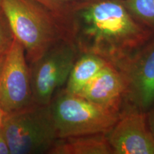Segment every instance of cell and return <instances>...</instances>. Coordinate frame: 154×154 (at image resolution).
<instances>
[{
    "mask_svg": "<svg viewBox=\"0 0 154 154\" xmlns=\"http://www.w3.org/2000/svg\"><path fill=\"white\" fill-rule=\"evenodd\" d=\"M0 7L29 64L58 42L69 41L54 16L33 0H2Z\"/></svg>",
    "mask_w": 154,
    "mask_h": 154,
    "instance_id": "cell-2",
    "label": "cell"
},
{
    "mask_svg": "<svg viewBox=\"0 0 154 154\" xmlns=\"http://www.w3.org/2000/svg\"><path fill=\"white\" fill-rule=\"evenodd\" d=\"M79 54L74 42L62 39L29 64L33 104L49 105L57 90L66 83Z\"/></svg>",
    "mask_w": 154,
    "mask_h": 154,
    "instance_id": "cell-5",
    "label": "cell"
},
{
    "mask_svg": "<svg viewBox=\"0 0 154 154\" xmlns=\"http://www.w3.org/2000/svg\"><path fill=\"white\" fill-rule=\"evenodd\" d=\"M0 154H10L2 128H0Z\"/></svg>",
    "mask_w": 154,
    "mask_h": 154,
    "instance_id": "cell-15",
    "label": "cell"
},
{
    "mask_svg": "<svg viewBox=\"0 0 154 154\" xmlns=\"http://www.w3.org/2000/svg\"><path fill=\"white\" fill-rule=\"evenodd\" d=\"M153 33L135 19L124 0H92L79 4L73 42L79 54H96L118 68Z\"/></svg>",
    "mask_w": 154,
    "mask_h": 154,
    "instance_id": "cell-1",
    "label": "cell"
},
{
    "mask_svg": "<svg viewBox=\"0 0 154 154\" xmlns=\"http://www.w3.org/2000/svg\"><path fill=\"white\" fill-rule=\"evenodd\" d=\"M126 83V99L145 111L154 103V38L118 68Z\"/></svg>",
    "mask_w": 154,
    "mask_h": 154,
    "instance_id": "cell-7",
    "label": "cell"
},
{
    "mask_svg": "<svg viewBox=\"0 0 154 154\" xmlns=\"http://www.w3.org/2000/svg\"><path fill=\"white\" fill-rule=\"evenodd\" d=\"M49 109L59 138L107 134L120 116L65 89L55 94Z\"/></svg>",
    "mask_w": 154,
    "mask_h": 154,
    "instance_id": "cell-3",
    "label": "cell"
},
{
    "mask_svg": "<svg viewBox=\"0 0 154 154\" xmlns=\"http://www.w3.org/2000/svg\"><path fill=\"white\" fill-rule=\"evenodd\" d=\"M78 95L111 112L120 115L126 99V83L124 75L111 63L90 81Z\"/></svg>",
    "mask_w": 154,
    "mask_h": 154,
    "instance_id": "cell-9",
    "label": "cell"
},
{
    "mask_svg": "<svg viewBox=\"0 0 154 154\" xmlns=\"http://www.w3.org/2000/svg\"><path fill=\"white\" fill-rule=\"evenodd\" d=\"M73 66L65 90L78 94L109 62L99 56L90 53L80 54Z\"/></svg>",
    "mask_w": 154,
    "mask_h": 154,
    "instance_id": "cell-11",
    "label": "cell"
},
{
    "mask_svg": "<svg viewBox=\"0 0 154 154\" xmlns=\"http://www.w3.org/2000/svg\"><path fill=\"white\" fill-rule=\"evenodd\" d=\"M107 137L114 154H154V137L147 116L135 108L120 114Z\"/></svg>",
    "mask_w": 154,
    "mask_h": 154,
    "instance_id": "cell-8",
    "label": "cell"
},
{
    "mask_svg": "<svg viewBox=\"0 0 154 154\" xmlns=\"http://www.w3.org/2000/svg\"><path fill=\"white\" fill-rule=\"evenodd\" d=\"M2 0H0V5H1V3H2Z\"/></svg>",
    "mask_w": 154,
    "mask_h": 154,
    "instance_id": "cell-20",
    "label": "cell"
},
{
    "mask_svg": "<svg viewBox=\"0 0 154 154\" xmlns=\"http://www.w3.org/2000/svg\"><path fill=\"white\" fill-rule=\"evenodd\" d=\"M28 63L24 48L14 38L0 72V106L7 114L33 105Z\"/></svg>",
    "mask_w": 154,
    "mask_h": 154,
    "instance_id": "cell-6",
    "label": "cell"
},
{
    "mask_svg": "<svg viewBox=\"0 0 154 154\" xmlns=\"http://www.w3.org/2000/svg\"><path fill=\"white\" fill-rule=\"evenodd\" d=\"M52 14L62 26L69 41L73 42L79 0H33Z\"/></svg>",
    "mask_w": 154,
    "mask_h": 154,
    "instance_id": "cell-12",
    "label": "cell"
},
{
    "mask_svg": "<svg viewBox=\"0 0 154 154\" xmlns=\"http://www.w3.org/2000/svg\"><path fill=\"white\" fill-rule=\"evenodd\" d=\"M80 2H88L92 1V0H79Z\"/></svg>",
    "mask_w": 154,
    "mask_h": 154,
    "instance_id": "cell-19",
    "label": "cell"
},
{
    "mask_svg": "<svg viewBox=\"0 0 154 154\" xmlns=\"http://www.w3.org/2000/svg\"><path fill=\"white\" fill-rule=\"evenodd\" d=\"M2 129L10 154H49L59 138L49 106L7 114Z\"/></svg>",
    "mask_w": 154,
    "mask_h": 154,
    "instance_id": "cell-4",
    "label": "cell"
},
{
    "mask_svg": "<svg viewBox=\"0 0 154 154\" xmlns=\"http://www.w3.org/2000/svg\"><path fill=\"white\" fill-rule=\"evenodd\" d=\"M6 54H7V53H6ZM6 54H5L0 55V72H1V69H2V68L4 61H5Z\"/></svg>",
    "mask_w": 154,
    "mask_h": 154,
    "instance_id": "cell-18",
    "label": "cell"
},
{
    "mask_svg": "<svg viewBox=\"0 0 154 154\" xmlns=\"http://www.w3.org/2000/svg\"><path fill=\"white\" fill-rule=\"evenodd\" d=\"M6 115H7V113L3 110L2 108L0 106V128H2V127L3 126V123L4 121H5Z\"/></svg>",
    "mask_w": 154,
    "mask_h": 154,
    "instance_id": "cell-17",
    "label": "cell"
},
{
    "mask_svg": "<svg viewBox=\"0 0 154 154\" xmlns=\"http://www.w3.org/2000/svg\"><path fill=\"white\" fill-rule=\"evenodd\" d=\"M107 134L58 138L49 154H111Z\"/></svg>",
    "mask_w": 154,
    "mask_h": 154,
    "instance_id": "cell-10",
    "label": "cell"
},
{
    "mask_svg": "<svg viewBox=\"0 0 154 154\" xmlns=\"http://www.w3.org/2000/svg\"><path fill=\"white\" fill-rule=\"evenodd\" d=\"M137 22L154 32V0H124Z\"/></svg>",
    "mask_w": 154,
    "mask_h": 154,
    "instance_id": "cell-13",
    "label": "cell"
},
{
    "mask_svg": "<svg viewBox=\"0 0 154 154\" xmlns=\"http://www.w3.org/2000/svg\"><path fill=\"white\" fill-rule=\"evenodd\" d=\"M14 38L8 22L0 7V55L5 54L8 51Z\"/></svg>",
    "mask_w": 154,
    "mask_h": 154,
    "instance_id": "cell-14",
    "label": "cell"
},
{
    "mask_svg": "<svg viewBox=\"0 0 154 154\" xmlns=\"http://www.w3.org/2000/svg\"><path fill=\"white\" fill-rule=\"evenodd\" d=\"M147 122L149 127L154 137V108L152 109L147 115Z\"/></svg>",
    "mask_w": 154,
    "mask_h": 154,
    "instance_id": "cell-16",
    "label": "cell"
}]
</instances>
